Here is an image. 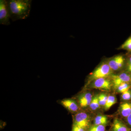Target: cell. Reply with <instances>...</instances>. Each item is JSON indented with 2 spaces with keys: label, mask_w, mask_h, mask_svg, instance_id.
Instances as JSON below:
<instances>
[{
  "label": "cell",
  "mask_w": 131,
  "mask_h": 131,
  "mask_svg": "<svg viewBox=\"0 0 131 131\" xmlns=\"http://www.w3.org/2000/svg\"><path fill=\"white\" fill-rule=\"evenodd\" d=\"M31 0L7 1L10 18L13 21L28 18L31 9Z\"/></svg>",
  "instance_id": "1"
},
{
  "label": "cell",
  "mask_w": 131,
  "mask_h": 131,
  "mask_svg": "<svg viewBox=\"0 0 131 131\" xmlns=\"http://www.w3.org/2000/svg\"><path fill=\"white\" fill-rule=\"evenodd\" d=\"M112 71L107 63L99 66L93 72L89 78V81L101 78H106L112 74Z\"/></svg>",
  "instance_id": "2"
},
{
  "label": "cell",
  "mask_w": 131,
  "mask_h": 131,
  "mask_svg": "<svg viewBox=\"0 0 131 131\" xmlns=\"http://www.w3.org/2000/svg\"><path fill=\"white\" fill-rule=\"evenodd\" d=\"M9 11L8 7L7 1H0V24L5 25L10 24Z\"/></svg>",
  "instance_id": "3"
},
{
  "label": "cell",
  "mask_w": 131,
  "mask_h": 131,
  "mask_svg": "<svg viewBox=\"0 0 131 131\" xmlns=\"http://www.w3.org/2000/svg\"><path fill=\"white\" fill-rule=\"evenodd\" d=\"M112 78L114 87L116 89L123 83L131 84V74L127 71L119 74L112 75Z\"/></svg>",
  "instance_id": "4"
},
{
  "label": "cell",
  "mask_w": 131,
  "mask_h": 131,
  "mask_svg": "<svg viewBox=\"0 0 131 131\" xmlns=\"http://www.w3.org/2000/svg\"><path fill=\"white\" fill-rule=\"evenodd\" d=\"M125 61V57L123 55H119L110 59L107 63L112 71H116L123 68Z\"/></svg>",
  "instance_id": "5"
},
{
  "label": "cell",
  "mask_w": 131,
  "mask_h": 131,
  "mask_svg": "<svg viewBox=\"0 0 131 131\" xmlns=\"http://www.w3.org/2000/svg\"><path fill=\"white\" fill-rule=\"evenodd\" d=\"M90 122L88 115L85 112L77 113L74 118V124L85 129L88 126Z\"/></svg>",
  "instance_id": "6"
},
{
  "label": "cell",
  "mask_w": 131,
  "mask_h": 131,
  "mask_svg": "<svg viewBox=\"0 0 131 131\" xmlns=\"http://www.w3.org/2000/svg\"><path fill=\"white\" fill-rule=\"evenodd\" d=\"M59 103L71 112H77L79 110L80 106L75 101L72 99H64L60 101Z\"/></svg>",
  "instance_id": "7"
},
{
  "label": "cell",
  "mask_w": 131,
  "mask_h": 131,
  "mask_svg": "<svg viewBox=\"0 0 131 131\" xmlns=\"http://www.w3.org/2000/svg\"><path fill=\"white\" fill-rule=\"evenodd\" d=\"M111 82L106 78H101L93 81V86L97 89L109 90L111 89Z\"/></svg>",
  "instance_id": "8"
},
{
  "label": "cell",
  "mask_w": 131,
  "mask_h": 131,
  "mask_svg": "<svg viewBox=\"0 0 131 131\" xmlns=\"http://www.w3.org/2000/svg\"><path fill=\"white\" fill-rule=\"evenodd\" d=\"M92 98V95L90 93H86L81 95L78 97L79 106L84 108L90 106Z\"/></svg>",
  "instance_id": "9"
},
{
  "label": "cell",
  "mask_w": 131,
  "mask_h": 131,
  "mask_svg": "<svg viewBox=\"0 0 131 131\" xmlns=\"http://www.w3.org/2000/svg\"><path fill=\"white\" fill-rule=\"evenodd\" d=\"M113 131H131V130L119 120L116 119L113 124Z\"/></svg>",
  "instance_id": "10"
},
{
  "label": "cell",
  "mask_w": 131,
  "mask_h": 131,
  "mask_svg": "<svg viewBox=\"0 0 131 131\" xmlns=\"http://www.w3.org/2000/svg\"><path fill=\"white\" fill-rule=\"evenodd\" d=\"M120 110L122 116L127 117L131 114V103L125 102L122 103L120 107Z\"/></svg>",
  "instance_id": "11"
},
{
  "label": "cell",
  "mask_w": 131,
  "mask_h": 131,
  "mask_svg": "<svg viewBox=\"0 0 131 131\" xmlns=\"http://www.w3.org/2000/svg\"><path fill=\"white\" fill-rule=\"evenodd\" d=\"M94 124L96 125H104L107 124L108 118L106 116L104 115H98L94 119Z\"/></svg>",
  "instance_id": "12"
},
{
  "label": "cell",
  "mask_w": 131,
  "mask_h": 131,
  "mask_svg": "<svg viewBox=\"0 0 131 131\" xmlns=\"http://www.w3.org/2000/svg\"><path fill=\"white\" fill-rule=\"evenodd\" d=\"M117 102L116 98L113 95H109L108 96V98L106 102L105 106V108L106 110H108L110 108L113 106Z\"/></svg>",
  "instance_id": "13"
},
{
  "label": "cell",
  "mask_w": 131,
  "mask_h": 131,
  "mask_svg": "<svg viewBox=\"0 0 131 131\" xmlns=\"http://www.w3.org/2000/svg\"><path fill=\"white\" fill-rule=\"evenodd\" d=\"M100 106V105L98 100V96L96 95L94 96L92 98L91 103L90 105V108L92 110H95L99 108Z\"/></svg>",
  "instance_id": "14"
},
{
  "label": "cell",
  "mask_w": 131,
  "mask_h": 131,
  "mask_svg": "<svg viewBox=\"0 0 131 131\" xmlns=\"http://www.w3.org/2000/svg\"><path fill=\"white\" fill-rule=\"evenodd\" d=\"M120 49L126 50L127 51H131V35L119 47Z\"/></svg>",
  "instance_id": "15"
},
{
  "label": "cell",
  "mask_w": 131,
  "mask_h": 131,
  "mask_svg": "<svg viewBox=\"0 0 131 131\" xmlns=\"http://www.w3.org/2000/svg\"><path fill=\"white\" fill-rule=\"evenodd\" d=\"M130 84L124 83L121 84L117 88V91L119 93H123L127 90H129L130 88Z\"/></svg>",
  "instance_id": "16"
},
{
  "label": "cell",
  "mask_w": 131,
  "mask_h": 131,
  "mask_svg": "<svg viewBox=\"0 0 131 131\" xmlns=\"http://www.w3.org/2000/svg\"><path fill=\"white\" fill-rule=\"evenodd\" d=\"M108 96L105 94H101L98 96L99 103L100 106H105L107 101Z\"/></svg>",
  "instance_id": "17"
},
{
  "label": "cell",
  "mask_w": 131,
  "mask_h": 131,
  "mask_svg": "<svg viewBox=\"0 0 131 131\" xmlns=\"http://www.w3.org/2000/svg\"><path fill=\"white\" fill-rule=\"evenodd\" d=\"M121 97L124 101H129L131 99V91L130 89L122 93Z\"/></svg>",
  "instance_id": "18"
},
{
  "label": "cell",
  "mask_w": 131,
  "mask_h": 131,
  "mask_svg": "<svg viewBox=\"0 0 131 131\" xmlns=\"http://www.w3.org/2000/svg\"><path fill=\"white\" fill-rule=\"evenodd\" d=\"M105 127L104 125H95L90 129L89 131H105Z\"/></svg>",
  "instance_id": "19"
},
{
  "label": "cell",
  "mask_w": 131,
  "mask_h": 131,
  "mask_svg": "<svg viewBox=\"0 0 131 131\" xmlns=\"http://www.w3.org/2000/svg\"><path fill=\"white\" fill-rule=\"evenodd\" d=\"M127 61V72L131 74V54H129Z\"/></svg>",
  "instance_id": "20"
},
{
  "label": "cell",
  "mask_w": 131,
  "mask_h": 131,
  "mask_svg": "<svg viewBox=\"0 0 131 131\" xmlns=\"http://www.w3.org/2000/svg\"><path fill=\"white\" fill-rule=\"evenodd\" d=\"M84 129H85L74 124L72 128V131H85Z\"/></svg>",
  "instance_id": "21"
},
{
  "label": "cell",
  "mask_w": 131,
  "mask_h": 131,
  "mask_svg": "<svg viewBox=\"0 0 131 131\" xmlns=\"http://www.w3.org/2000/svg\"><path fill=\"white\" fill-rule=\"evenodd\" d=\"M127 121L128 124L131 127V114H130L128 117H127Z\"/></svg>",
  "instance_id": "22"
},
{
  "label": "cell",
  "mask_w": 131,
  "mask_h": 131,
  "mask_svg": "<svg viewBox=\"0 0 131 131\" xmlns=\"http://www.w3.org/2000/svg\"><path fill=\"white\" fill-rule=\"evenodd\" d=\"M129 52H130V54H131V51Z\"/></svg>",
  "instance_id": "23"
}]
</instances>
